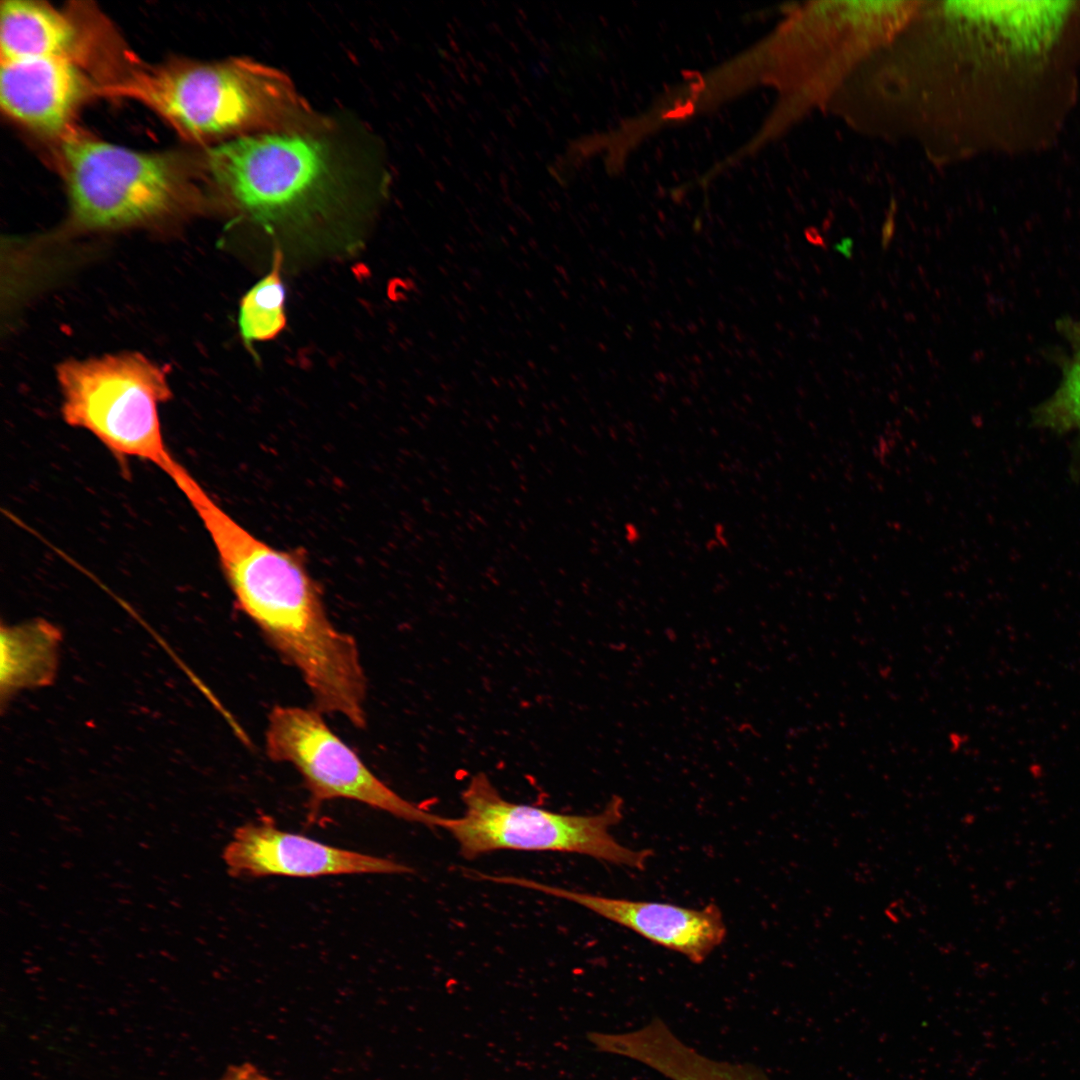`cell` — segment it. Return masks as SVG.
<instances>
[{"label":"cell","instance_id":"2e32d148","mask_svg":"<svg viewBox=\"0 0 1080 1080\" xmlns=\"http://www.w3.org/2000/svg\"><path fill=\"white\" fill-rule=\"evenodd\" d=\"M835 250L843 254L847 258H851L853 252V242L851 239H843L836 244Z\"/></svg>","mask_w":1080,"mask_h":1080},{"label":"cell","instance_id":"7c38bea8","mask_svg":"<svg viewBox=\"0 0 1080 1080\" xmlns=\"http://www.w3.org/2000/svg\"><path fill=\"white\" fill-rule=\"evenodd\" d=\"M61 633L51 623L37 619L1 626L0 688L2 700L26 688L53 682L58 665Z\"/></svg>","mask_w":1080,"mask_h":1080},{"label":"cell","instance_id":"4fadbf2b","mask_svg":"<svg viewBox=\"0 0 1080 1080\" xmlns=\"http://www.w3.org/2000/svg\"><path fill=\"white\" fill-rule=\"evenodd\" d=\"M283 251L273 253L270 271L242 297L238 324L244 343L270 341L286 327V290L282 279Z\"/></svg>","mask_w":1080,"mask_h":1080},{"label":"cell","instance_id":"5b68a950","mask_svg":"<svg viewBox=\"0 0 1080 1080\" xmlns=\"http://www.w3.org/2000/svg\"><path fill=\"white\" fill-rule=\"evenodd\" d=\"M71 216L86 229L136 226L167 216L186 194L174 159L68 134L61 144Z\"/></svg>","mask_w":1080,"mask_h":1080},{"label":"cell","instance_id":"277c9868","mask_svg":"<svg viewBox=\"0 0 1080 1080\" xmlns=\"http://www.w3.org/2000/svg\"><path fill=\"white\" fill-rule=\"evenodd\" d=\"M62 415L113 454L150 462L166 474L177 463L168 450L158 408L171 397L166 373L138 353L69 360L57 368Z\"/></svg>","mask_w":1080,"mask_h":1080},{"label":"cell","instance_id":"e0dca14e","mask_svg":"<svg viewBox=\"0 0 1080 1080\" xmlns=\"http://www.w3.org/2000/svg\"><path fill=\"white\" fill-rule=\"evenodd\" d=\"M806 237H807L808 241L811 242L812 244H814L816 246H819L821 248H826L824 239L821 237V235L818 233L817 230H815L813 228H809L806 231Z\"/></svg>","mask_w":1080,"mask_h":1080},{"label":"cell","instance_id":"9a60e30c","mask_svg":"<svg viewBox=\"0 0 1080 1080\" xmlns=\"http://www.w3.org/2000/svg\"><path fill=\"white\" fill-rule=\"evenodd\" d=\"M219 1080H275L251 1064L231 1067Z\"/></svg>","mask_w":1080,"mask_h":1080},{"label":"cell","instance_id":"52a82bcc","mask_svg":"<svg viewBox=\"0 0 1080 1080\" xmlns=\"http://www.w3.org/2000/svg\"><path fill=\"white\" fill-rule=\"evenodd\" d=\"M222 858L228 874L234 878L413 872L389 858L342 849L281 830L267 817L237 827Z\"/></svg>","mask_w":1080,"mask_h":1080},{"label":"cell","instance_id":"30bf717a","mask_svg":"<svg viewBox=\"0 0 1080 1080\" xmlns=\"http://www.w3.org/2000/svg\"><path fill=\"white\" fill-rule=\"evenodd\" d=\"M600 1047L604 1053L631 1059L669 1080H769L754 1065L703 1055L658 1017L632 1031L604 1033Z\"/></svg>","mask_w":1080,"mask_h":1080},{"label":"cell","instance_id":"7a4b0ae2","mask_svg":"<svg viewBox=\"0 0 1080 1080\" xmlns=\"http://www.w3.org/2000/svg\"><path fill=\"white\" fill-rule=\"evenodd\" d=\"M118 89L200 140L325 133L334 126L286 74L248 58L151 68Z\"/></svg>","mask_w":1080,"mask_h":1080},{"label":"cell","instance_id":"ba28073f","mask_svg":"<svg viewBox=\"0 0 1080 1080\" xmlns=\"http://www.w3.org/2000/svg\"><path fill=\"white\" fill-rule=\"evenodd\" d=\"M489 880L574 902L656 945L682 954L695 964L703 963L727 934L723 914L714 903L693 909L663 902L604 897L514 876H489Z\"/></svg>","mask_w":1080,"mask_h":1080},{"label":"cell","instance_id":"8fae6325","mask_svg":"<svg viewBox=\"0 0 1080 1080\" xmlns=\"http://www.w3.org/2000/svg\"><path fill=\"white\" fill-rule=\"evenodd\" d=\"M78 40L73 21L49 5L25 0L1 2V62L72 58Z\"/></svg>","mask_w":1080,"mask_h":1080},{"label":"cell","instance_id":"8992f818","mask_svg":"<svg viewBox=\"0 0 1080 1080\" xmlns=\"http://www.w3.org/2000/svg\"><path fill=\"white\" fill-rule=\"evenodd\" d=\"M265 750L293 765L309 793V819L327 801L347 799L402 820L439 828L440 815L404 799L381 781L326 724L315 708L275 706L268 716Z\"/></svg>","mask_w":1080,"mask_h":1080},{"label":"cell","instance_id":"5bb4252c","mask_svg":"<svg viewBox=\"0 0 1080 1080\" xmlns=\"http://www.w3.org/2000/svg\"><path fill=\"white\" fill-rule=\"evenodd\" d=\"M1034 421L1057 432L1080 431V350L1065 369L1057 391L1035 411Z\"/></svg>","mask_w":1080,"mask_h":1080},{"label":"cell","instance_id":"9c48e42d","mask_svg":"<svg viewBox=\"0 0 1080 1080\" xmlns=\"http://www.w3.org/2000/svg\"><path fill=\"white\" fill-rule=\"evenodd\" d=\"M87 88L72 58L1 62L2 109L15 121L43 134H64Z\"/></svg>","mask_w":1080,"mask_h":1080},{"label":"cell","instance_id":"6da1fadb","mask_svg":"<svg viewBox=\"0 0 1080 1080\" xmlns=\"http://www.w3.org/2000/svg\"><path fill=\"white\" fill-rule=\"evenodd\" d=\"M328 133L259 134L211 148L205 168L234 212L273 236L306 237L353 209L360 178Z\"/></svg>","mask_w":1080,"mask_h":1080},{"label":"cell","instance_id":"3957f363","mask_svg":"<svg viewBox=\"0 0 1080 1080\" xmlns=\"http://www.w3.org/2000/svg\"><path fill=\"white\" fill-rule=\"evenodd\" d=\"M463 814L441 817L439 828L457 842L461 855L475 859L498 850L586 855L613 865L643 870L650 850L619 843L611 829L623 819L624 800L613 795L602 811L562 814L517 804L502 797L489 777L473 775L461 793Z\"/></svg>","mask_w":1080,"mask_h":1080}]
</instances>
